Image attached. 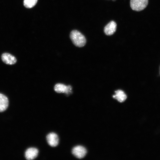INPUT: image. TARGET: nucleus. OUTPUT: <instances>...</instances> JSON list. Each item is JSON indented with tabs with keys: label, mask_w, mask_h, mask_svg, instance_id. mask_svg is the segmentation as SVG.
Wrapping results in <instances>:
<instances>
[{
	"label": "nucleus",
	"mask_w": 160,
	"mask_h": 160,
	"mask_svg": "<svg viewBox=\"0 0 160 160\" xmlns=\"http://www.w3.org/2000/svg\"><path fill=\"white\" fill-rule=\"evenodd\" d=\"M70 37L73 44L76 47H84L86 44V40L85 36L77 30L71 31Z\"/></svg>",
	"instance_id": "obj_1"
},
{
	"label": "nucleus",
	"mask_w": 160,
	"mask_h": 160,
	"mask_svg": "<svg viewBox=\"0 0 160 160\" xmlns=\"http://www.w3.org/2000/svg\"><path fill=\"white\" fill-rule=\"evenodd\" d=\"M148 0H130V5L132 9L135 11L143 10L147 6Z\"/></svg>",
	"instance_id": "obj_2"
},
{
	"label": "nucleus",
	"mask_w": 160,
	"mask_h": 160,
	"mask_svg": "<svg viewBox=\"0 0 160 160\" xmlns=\"http://www.w3.org/2000/svg\"><path fill=\"white\" fill-rule=\"evenodd\" d=\"M72 153L75 157L81 159L85 156L87 153V151L83 146L78 145L73 147L72 149Z\"/></svg>",
	"instance_id": "obj_3"
},
{
	"label": "nucleus",
	"mask_w": 160,
	"mask_h": 160,
	"mask_svg": "<svg viewBox=\"0 0 160 160\" xmlns=\"http://www.w3.org/2000/svg\"><path fill=\"white\" fill-rule=\"evenodd\" d=\"M54 90L57 93H65L69 94L71 93L72 87L69 85L66 86L62 84L57 83L55 85Z\"/></svg>",
	"instance_id": "obj_4"
},
{
	"label": "nucleus",
	"mask_w": 160,
	"mask_h": 160,
	"mask_svg": "<svg viewBox=\"0 0 160 160\" xmlns=\"http://www.w3.org/2000/svg\"><path fill=\"white\" fill-rule=\"evenodd\" d=\"M46 139L48 144L51 147H55L58 144L59 139L58 136L55 133L51 132L47 135Z\"/></svg>",
	"instance_id": "obj_5"
},
{
	"label": "nucleus",
	"mask_w": 160,
	"mask_h": 160,
	"mask_svg": "<svg viewBox=\"0 0 160 160\" xmlns=\"http://www.w3.org/2000/svg\"><path fill=\"white\" fill-rule=\"evenodd\" d=\"M116 23L113 21H111L105 27L104 33L108 36L113 35L116 31Z\"/></svg>",
	"instance_id": "obj_6"
},
{
	"label": "nucleus",
	"mask_w": 160,
	"mask_h": 160,
	"mask_svg": "<svg viewBox=\"0 0 160 160\" xmlns=\"http://www.w3.org/2000/svg\"><path fill=\"white\" fill-rule=\"evenodd\" d=\"M1 57L2 61L7 64L13 65L15 64L17 62L15 57L9 53H3L1 55Z\"/></svg>",
	"instance_id": "obj_7"
},
{
	"label": "nucleus",
	"mask_w": 160,
	"mask_h": 160,
	"mask_svg": "<svg viewBox=\"0 0 160 160\" xmlns=\"http://www.w3.org/2000/svg\"><path fill=\"white\" fill-rule=\"evenodd\" d=\"M39 151L35 148H30L27 149L25 152V157L28 160H32L35 159L38 156Z\"/></svg>",
	"instance_id": "obj_8"
},
{
	"label": "nucleus",
	"mask_w": 160,
	"mask_h": 160,
	"mask_svg": "<svg viewBox=\"0 0 160 160\" xmlns=\"http://www.w3.org/2000/svg\"><path fill=\"white\" fill-rule=\"evenodd\" d=\"M8 105L9 100L7 97L0 93V112H3L6 110Z\"/></svg>",
	"instance_id": "obj_9"
},
{
	"label": "nucleus",
	"mask_w": 160,
	"mask_h": 160,
	"mask_svg": "<svg viewBox=\"0 0 160 160\" xmlns=\"http://www.w3.org/2000/svg\"><path fill=\"white\" fill-rule=\"evenodd\" d=\"M115 94L113 95L114 98L116 99L120 102H124L126 99L127 96L124 91L121 90H118L115 91Z\"/></svg>",
	"instance_id": "obj_10"
},
{
	"label": "nucleus",
	"mask_w": 160,
	"mask_h": 160,
	"mask_svg": "<svg viewBox=\"0 0 160 160\" xmlns=\"http://www.w3.org/2000/svg\"><path fill=\"white\" fill-rule=\"evenodd\" d=\"M37 1L38 0H24L23 4L27 8H31L36 4Z\"/></svg>",
	"instance_id": "obj_11"
}]
</instances>
